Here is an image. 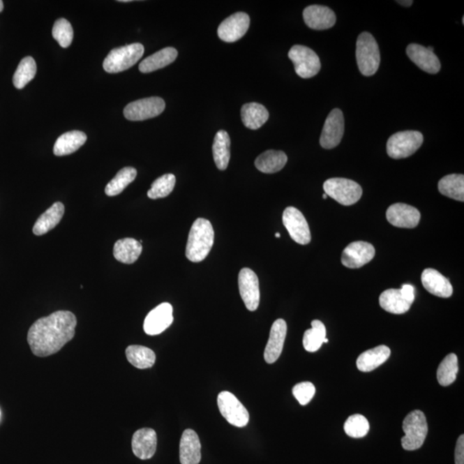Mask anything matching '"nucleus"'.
<instances>
[{"mask_svg":"<svg viewBox=\"0 0 464 464\" xmlns=\"http://www.w3.org/2000/svg\"><path fill=\"white\" fill-rule=\"evenodd\" d=\"M126 356L130 364L138 369H148L154 366L156 354L151 349L139 345H132L126 349Z\"/></svg>","mask_w":464,"mask_h":464,"instance_id":"473e14b6","label":"nucleus"},{"mask_svg":"<svg viewBox=\"0 0 464 464\" xmlns=\"http://www.w3.org/2000/svg\"><path fill=\"white\" fill-rule=\"evenodd\" d=\"M345 131L343 111L335 109L329 113L322 128L320 144L324 149H333L340 143Z\"/></svg>","mask_w":464,"mask_h":464,"instance_id":"f8f14e48","label":"nucleus"},{"mask_svg":"<svg viewBox=\"0 0 464 464\" xmlns=\"http://www.w3.org/2000/svg\"><path fill=\"white\" fill-rule=\"evenodd\" d=\"M157 433L151 428H142L133 434L132 449L133 454L141 460H147L154 456L157 450Z\"/></svg>","mask_w":464,"mask_h":464,"instance_id":"412c9836","label":"nucleus"},{"mask_svg":"<svg viewBox=\"0 0 464 464\" xmlns=\"http://www.w3.org/2000/svg\"><path fill=\"white\" fill-rule=\"evenodd\" d=\"M391 356V349L384 345L369 349L360 354L357 359V367L363 373H369L387 361Z\"/></svg>","mask_w":464,"mask_h":464,"instance_id":"b1692460","label":"nucleus"},{"mask_svg":"<svg viewBox=\"0 0 464 464\" xmlns=\"http://www.w3.org/2000/svg\"><path fill=\"white\" fill-rule=\"evenodd\" d=\"M241 117L245 127L256 130L266 124L269 114L264 106L257 103H250L242 107Z\"/></svg>","mask_w":464,"mask_h":464,"instance_id":"c756f323","label":"nucleus"},{"mask_svg":"<svg viewBox=\"0 0 464 464\" xmlns=\"http://www.w3.org/2000/svg\"><path fill=\"white\" fill-rule=\"evenodd\" d=\"M375 256V248L369 243L359 241L347 245L341 256V262L348 269H359L369 263Z\"/></svg>","mask_w":464,"mask_h":464,"instance_id":"dca6fc26","label":"nucleus"},{"mask_svg":"<svg viewBox=\"0 0 464 464\" xmlns=\"http://www.w3.org/2000/svg\"><path fill=\"white\" fill-rule=\"evenodd\" d=\"M424 141L422 133L418 131H403L391 136L387 142V154L391 158L410 157L421 147Z\"/></svg>","mask_w":464,"mask_h":464,"instance_id":"0eeeda50","label":"nucleus"},{"mask_svg":"<svg viewBox=\"0 0 464 464\" xmlns=\"http://www.w3.org/2000/svg\"><path fill=\"white\" fill-rule=\"evenodd\" d=\"M386 217L392 225L399 228L417 227L421 220V214L418 209L403 203H396L389 207Z\"/></svg>","mask_w":464,"mask_h":464,"instance_id":"f3484780","label":"nucleus"},{"mask_svg":"<svg viewBox=\"0 0 464 464\" xmlns=\"http://www.w3.org/2000/svg\"><path fill=\"white\" fill-rule=\"evenodd\" d=\"M327 197H328V195H327L326 194H324V195H322V198H324V200H326Z\"/></svg>","mask_w":464,"mask_h":464,"instance_id":"de8ad7c7","label":"nucleus"},{"mask_svg":"<svg viewBox=\"0 0 464 464\" xmlns=\"http://www.w3.org/2000/svg\"><path fill=\"white\" fill-rule=\"evenodd\" d=\"M292 394L301 405H307L315 394V388L310 382H303L293 387Z\"/></svg>","mask_w":464,"mask_h":464,"instance_id":"79ce46f5","label":"nucleus"},{"mask_svg":"<svg viewBox=\"0 0 464 464\" xmlns=\"http://www.w3.org/2000/svg\"><path fill=\"white\" fill-rule=\"evenodd\" d=\"M137 177V170L133 167H125L117 174V176L110 181L105 188V194L107 196H117L124 192L135 180Z\"/></svg>","mask_w":464,"mask_h":464,"instance_id":"f704fd0d","label":"nucleus"},{"mask_svg":"<svg viewBox=\"0 0 464 464\" xmlns=\"http://www.w3.org/2000/svg\"><path fill=\"white\" fill-rule=\"evenodd\" d=\"M3 10V1H1V0H0V13H1Z\"/></svg>","mask_w":464,"mask_h":464,"instance_id":"49530a36","label":"nucleus"},{"mask_svg":"<svg viewBox=\"0 0 464 464\" xmlns=\"http://www.w3.org/2000/svg\"><path fill=\"white\" fill-rule=\"evenodd\" d=\"M304 23L308 27L315 31H324L332 28L336 24L335 13L324 6H310L303 13Z\"/></svg>","mask_w":464,"mask_h":464,"instance_id":"a211bd4d","label":"nucleus"},{"mask_svg":"<svg viewBox=\"0 0 464 464\" xmlns=\"http://www.w3.org/2000/svg\"><path fill=\"white\" fill-rule=\"evenodd\" d=\"M403 294L408 300V301L412 304L414 301V288L413 285H403L402 288H401Z\"/></svg>","mask_w":464,"mask_h":464,"instance_id":"c03bdc74","label":"nucleus"},{"mask_svg":"<svg viewBox=\"0 0 464 464\" xmlns=\"http://www.w3.org/2000/svg\"><path fill=\"white\" fill-rule=\"evenodd\" d=\"M403 429L405 433V436L402 439L404 450H418L424 444L428 433V422L424 413L419 410L412 411L404 419Z\"/></svg>","mask_w":464,"mask_h":464,"instance_id":"39448f33","label":"nucleus"},{"mask_svg":"<svg viewBox=\"0 0 464 464\" xmlns=\"http://www.w3.org/2000/svg\"><path fill=\"white\" fill-rule=\"evenodd\" d=\"M458 373V360L456 355L450 354L440 363L437 371V382L442 386H449L454 383Z\"/></svg>","mask_w":464,"mask_h":464,"instance_id":"4c0bfd02","label":"nucleus"},{"mask_svg":"<svg viewBox=\"0 0 464 464\" xmlns=\"http://www.w3.org/2000/svg\"><path fill=\"white\" fill-rule=\"evenodd\" d=\"M144 47L142 44L114 48L103 61V69L109 73H118L131 68L143 57Z\"/></svg>","mask_w":464,"mask_h":464,"instance_id":"20e7f679","label":"nucleus"},{"mask_svg":"<svg viewBox=\"0 0 464 464\" xmlns=\"http://www.w3.org/2000/svg\"><path fill=\"white\" fill-rule=\"evenodd\" d=\"M380 306L392 314H404L410 310L412 303L404 297L401 289H389L380 295Z\"/></svg>","mask_w":464,"mask_h":464,"instance_id":"bb28decb","label":"nucleus"},{"mask_svg":"<svg viewBox=\"0 0 464 464\" xmlns=\"http://www.w3.org/2000/svg\"><path fill=\"white\" fill-rule=\"evenodd\" d=\"M250 18L247 13H237L222 22L218 28V36L225 43H235L246 34Z\"/></svg>","mask_w":464,"mask_h":464,"instance_id":"ddd939ff","label":"nucleus"},{"mask_svg":"<svg viewBox=\"0 0 464 464\" xmlns=\"http://www.w3.org/2000/svg\"><path fill=\"white\" fill-rule=\"evenodd\" d=\"M214 243V231L209 220L197 218L189 232L186 256L192 262H202Z\"/></svg>","mask_w":464,"mask_h":464,"instance_id":"f03ea898","label":"nucleus"},{"mask_svg":"<svg viewBox=\"0 0 464 464\" xmlns=\"http://www.w3.org/2000/svg\"><path fill=\"white\" fill-rule=\"evenodd\" d=\"M165 110V102L160 98L154 96L137 100L125 107L126 119L132 121H140L157 117Z\"/></svg>","mask_w":464,"mask_h":464,"instance_id":"9d476101","label":"nucleus"},{"mask_svg":"<svg viewBox=\"0 0 464 464\" xmlns=\"http://www.w3.org/2000/svg\"><path fill=\"white\" fill-rule=\"evenodd\" d=\"M325 194L343 206L354 205L361 198L362 188L346 178H330L324 184Z\"/></svg>","mask_w":464,"mask_h":464,"instance_id":"423d86ee","label":"nucleus"},{"mask_svg":"<svg viewBox=\"0 0 464 464\" xmlns=\"http://www.w3.org/2000/svg\"><path fill=\"white\" fill-rule=\"evenodd\" d=\"M76 326L75 315L68 310H58L40 318L29 329V347L37 357L57 354L73 339Z\"/></svg>","mask_w":464,"mask_h":464,"instance_id":"f257e3e1","label":"nucleus"},{"mask_svg":"<svg viewBox=\"0 0 464 464\" xmlns=\"http://www.w3.org/2000/svg\"><path fill=\"white\" fill-rule=\"evenodd\" d=\"M310 329L306 330L304 335V347L307 352H315L322 347L326 338L325 325L321 321L311 322Z\"/></svg>","mask_w":464,"mask_h":464,"instance_id":"c9c22d12","label":"nucleus"},{"mask_svg":"<svg viewBox=\"0 0 464 464\" xmlns=\"http://www.w3.org/2000/svg\"><path fill=\"white\" fill-rule=\"evenodd\" d=\"M176 185V177L173 174H166L154 181L149 191L148 197L152 200L165 198L172 194Z\"/></svg>","mask_w":464,"mask_h":464,"instance_id":"58836bf2","label":"nucleus"},{"mask_svg":"<svg viewBox=\"0 0 464 464\" xmlns=\"http://www.w3.org/2000/svg\"><path fill=\"white\" fill-rule=\"evenodd\" d=\"M178 52L176 48L169 47L163 48L151 57L143 59L141 61L139 69L141 73H150L165 68V66L172 64L177 58Z\"/></svg>","mask_w":464,"mask_h":464,"instance_id":"a878e982","label":"nucleus"},{"mask_svg":"<svg viewBox=\"0 0 464 464\" xmlns=\"http://www.w3.org/2000/svg\"><path fill=\"white\" fill-rule=\"evenodd\" d=\"M287 163V156L282 151L269 150L255 159V165L260 172L273 174L280 172Z\"/></svg>","mask_w":464,"mask_h":464,"instance_id":"c85d7f7f","label":"nucleus"},{"mask_svg":"<svg viewBox=\"0 0 464 464\" xmlns=\"http://www.w3.org/2000/svg\"><path fill=\"white\" fill-rule=\"evenodd\" d=\"M87 140V135L77 130L63 133L54 144V154L58 157L72 154L84 146Z\"/></svg>","mask_w":464,"mask_h":464,"instance_id":"393cba45","label":"nucleus"},{"mask_svg":"<svg viewBox=\"0 0 464 464\" xmlns=\"http://www.w3.org/2000/svg\"><path fill=\"white\" fill-rule=\"evenodd\" d=\"M287 332V322L283 319H278L274 322L264 352V359L267 364H274L280 358Z\"/></svg>","mask_w":464,"mask_h":464,"instance_id":"6ab92c4d","label":"nucleus"},{"mask_svg":"<svg viewBox=\"0 0 464 464\" xmlns=\"http://www.w3.org/2000/svg\"><path fill=\"white\" fill-rule=\"evenodd\" d=\"M356 59L364 76H373L380 65V52L377 43L368 32L359 35L356 43Z\"/></svg>","mask_w":464,"mask_h":464,"instance_id":"7ed1b4c3","label":"nucleus"},{"mask_svg":"<svg viewBox=\"0 0 464 464\" xmlns=\"http://www.w3.org/2000/svg\"><path fill=\"white\" fill-rule=\"evenodd\" d=\"M202 444L194 430H185L180 441V462L181 464H199L202 460Z\"/></svg>","mask_w":464,"mask_h":464,"instance_id":"5701e85b","label":"nucleus"},{"mask_svg":"<svg viewBox=\"0 0 464 464\" xmlns=\"http://www.w3.org/2000/svg\"><path fill=\"white\" fill-rule=\"evenodd\" d=\"M439 191L447 197L464 202L463 174H452L445 176L439 181Z\"/></svg>","mask_w":464,"mask_h":464,"instance_id":"72a5a7b5","label":"nucleus"},{"mask_svg":"<svg viewBox=\"0 0 464 464\" xmlns=\"http://www.w3.org/2000/svg\"><path fill=\"white\" fill-rule=\"evenodd\" d=\"M36 63L32 57L22 59L13 76L14 87L21 90L34 79L36 74Z\"/></svg>","mask_w":464,"mask_h":464,"instance_id":"e433bc0d","label":"nucleus"},{"mask_svg":"<svg viewBox=\"0 0 464 464\" xmlns=\"http://www.w3.org/2000/svg\"><path fill=\"white\" fill-rule=\"evenodd\" d=\"M239 287L241 298L250 311L257 310L260 304V287L257 276L253 270L243 269L239 276Z\"/></svg>","mask_w":464,"mask_h":464,"instance_id":"4468645a","label":"nucleus"},{"mask_svg":"<svg viewBox=\"0 0 464 464\" xmlns=\"http://www.w3.org/2000/svg\"><path fill=\"white\" fill-rule=\"evenodd\" d=\"M64 213V205L61 202L54 203L38 218L33 227V232L36 236H42L51 231L61 222Z\"/></svg>","mask_w":464,"mask_h":464,"instance_id":"cd10ccee","label":"nucleus"},{"mask_svg":"<svg viewBox=\"0 0 464 464\" xmlns=\"http://www.w3.org/2000/svg\"><path fill=\"white\" fill-rule=\"evenodd\" d=\"M52 34L62 47H68L73 43V29L66 18H59L55 22Z\"/></svg>","mask_w":464,"mask_h":464,"instance_id":"a19ab883","label":"nucleus"},{"mask_svg":"<svg viewBox=\"0 0 464 464\" xmlns=\"http://www.w3.org/2000/svg\"><path fill=\"white\" fill-rule=\"evenodd\" d=\"M407 54L415 65L424 72L430 74H436L441 69L439 58L428 47L412 43L407 47Z\"/></svg>","mask_w":464,"mask_h":464,"instance_id":"aec40b11","label":"nucleus"},{"mask_svg":"<svg viewBox=\"0 0 464 464\" xmlns=\"http://www.w3.org/2000/svg\"><path fill=\"white\" fill-rule=\"evenodd\" d=\"M423 287L431 294L440 297V298H450L453 293V287L447 278L433 269L423 271L421 276Z\"/></svg>","mask_w":464,"mask_h":464,"instance_id":"4be33fe9","label":"nucleus"},{"mask_svg":"<svg viewBox=\"0 0 464 464\" xmlns=\"http://www.w3.org/2000/svg\"><path fill=\"white\" fill-rule=\"evenodd\" d=\"M345 433L354 439H360L367 435L370 430L368 421L361 414H354L344 424Z\"/></svg>","mask_w":464,"mask_h":464,"instance_id":"ea45409f","label":"nucleus"},{"mask_svg":"<svg viewBox=\"0 0 464 464\" xmlns=\"http://www.w3.org/2000/svg\"><path fill=\"white\" fill-rule=\"evenodd\" d=\"M396 2L398 3L399 5L403 6H405V7H410L412 5H413V3H414L413 1H412V0H408V1H402V0H401V1H396Z\"/></svg>","mask_w":464,"mask_h":464,"instance_id":"a18cd8bd","label":"nucleus"},{"mask_svg":"<svg viewBox=\"0 0 464 464\" xmlns=\"http://www.w3.org/2000/svg\"><path fill=\"white\" fill-rule=\"evenodd\" d=\"M218 406L222 417L237 428H244L250 421V414L232 393L222 391L218 396Z\"/></svg>","mask_w":464,"mask_h":464,"instance_id":"1a4fd4ad","label":"nucleus"},{"mask_svg":"<svg viewBox=\"0 0 464 464\" xmlns=\"http://www.w3.org/2000/svg\"><path fill=\"white\" fill-rule=\"evenodd\" d=\"M213 154L217 168L220 170L227 169L231 158V139L225 130H220L215 135Z\"/></svg>","mask_w":464,"mask_h":464,"instance_id":"2f4dec72","label":"nucleus"},{"mask_svg":"<svg viewBox=\"0 0 464 464\" xmlns=\"http://www.w3.org/2000/svg\"><path fill=\"white\" fill-rule=\"evenodd\" d=\"M276 237H278H278H280V233H276Z\"/></svg>","mask_w":464,"mask_h":464,"instance_id":"09e8293b","label":"nucleus"},{"mask_svg":"<svg viewBox=\"0 0 464 464\" xmlns=\"http://www.w3.org/2000/svg\"><path fill=\"white\" fill-rule=\"evenodd\" d=\"M142 253V245L135 239L118 240L114 246V256L118 262L132 264Z\"/></svg>","mask_w":464,"mask_h":464,"instance_id":"7c9ffc66","label":"nucleus"},{"mask_svg":"<svg viewBox=\"0 0 464 464\" xmlns=\"http://www.w3.org/2000/svg\"><path fill=\"white\" fill-rule=\"evenodd\" d=\"M455 463L456 464H464V435L458 437L456 442L455 450Z\"/></svg>","mask_w":464,"mask_h":464,"instance_id":"37998d69","label":"nucleus"},{"mask_svg":"<svg viewBox=\"0 0 464 464\" xmlns=\"http://www.w3.org/2000/svg\"><path fill=\"white\" fill-rule=\"evenodd\" d=\"M173 308L169 303H163L147 315L144 322V330L147 335L158 336L165 331L172 324Z\"/></svg>","mask_w":464,"mask_h":464,"instance_id":"2eb2a0df","label":"nucleus"},{"mask_svg":"<svg viewBox=\"0 0 464 464\" xmlns=\"http://www.w3.org/2000/svg\"><path fill=\"white\" fill-rule=\"evenodd\" d=\"M282 220L292 240L301 245L310 244L311 235L309 225L301 211L289 207L284 211Z\"/></svg>","mask_w":464,"mask_h":464,"instance_id":"9b49d317","label":"nucleus"},{"mask_svg":"<svg viewBox=\"0 0 464 464\" xmlns=\"http://www.w3.org/2000/svg\"><path fill=\"white\" fill-rule=\"evenodd\" d=\"M288 57L294 65L296 73L302 79H310L320 72V59L310 47L294 45L289 51Z\"/></svg>","mask_w":464,"mask_h":464,"instance_id":"6e6552de","label":"nucleus"}]
</instances>
